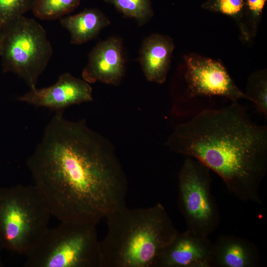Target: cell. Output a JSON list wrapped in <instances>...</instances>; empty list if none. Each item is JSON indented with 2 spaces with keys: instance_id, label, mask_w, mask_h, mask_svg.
Returning <instances> with one entry per match:
<instances>
[{
  "instance_id": "2e32d148",
  "label": "cell",
  "mask_w": 267,
  "mask_h": 267,
  "mask_svg": "<svg viewBox=\"0 0 267 267\" xmlns=\"http://www.w3.org/2000/svg\"><path fill=\"white\" fill-rule=\"evenodd\" d=\"M82 0H35L33 14L44 20L60 19L73 12Z\"/></svg>"
},
{
  "instance_id": "9a60e30c",
  "label": "cell",
  "mask_w": 267,
  "mask_h": 267,
  "mask_svg": "<svg viewBox=\"0 0 267 267\" xmlns=\"http://www.w3.org/2000/svg\"><path fill=\"white\" fill-rule=\"evenodd\" d=\"M201 7L231 18L238 27L241 39L246 42L251 41L245 20V0H207Z\"/></svg>"
},
{
  "instance_id": "ba28073f",
  "label": "cell",
  "mask_w": 267,
  "mask_h": 267,
  "mask_svg": "<svg viewBox=\"0 0 267 267\" xmlns=\"http://www.w3.org/2000/svg\"><path fill=\"white\" fill-rule=\"evenodd\" d=\"M211 170L187 156L178 174V204L187 230L208 236L219 227L221 216L211 192Z\"/></svg>"
},
{
  "instance_id": "d6986e66",
  "label": "cell",
  "mask_w": 267,
  "mask_h": 267,
  "mask_svg": "<svg viewBox=\"0 0 267 267\" xmlns=\"http://www.w3.org/2000/svg\"><path fill=\"white\" fill-rule=\"evenodd\" d=\"M35 0H0V24L3 28L30 10Z\"/></svg>"
},
{
  "instance_id": "8fae6325",
  "label": "cell",
  "mask_w": 267,
  "mask_h": 267,
  "mask_svg": "<svg viewBox=\"0 0 267 267\" xmlns=\"http://www.w3.org/2000/svg\"><path fill=\"white\" fill-rule=\"evenodd\" d=\"M125 71L122 39L112 36L99 42L91 49L82 76L89 84L98 82L117 86Z\"/></svg>"
},
{
  "instance_id": "7c38bea8",
  "label": "cell",
  "mask_w": 267,
  "mask_h": 267,
  "mask_svg": "<svg viewBox=\"0 0 267 267\" xmlns=\"http://www.w3.org/2000/svg\"><path fill=\"white\" fill-rule=\"evenodd\" d=\"M174 48V41L169 36L152 34L144 38L138 60L148 81L158 84L166 82Z\"/></svg>"
},
{
  "instance_id": "4fadbf2b",
  "label": "cell",
  "mask_w": 267,
  "mask_h": 267,
  "mask_svg": "<svg viewBox=\"0 0 267 267\" xmlns=\"http://www.w3.org/2000/svg\"><path fill=\"white\" fill-rule=\"evenodd\" d=\"M260 262L257 246L246 238L223 235L213 243L211 267H258Z\"/></svg>"
},
{
  "instance_id": "5b68a950",
  "label": "cell",
  "mask_w": 267,
  "mask_h": 267,
  "mask_svg": "<svg viewBox=\"0 0 267 267\" xmlns=\"http://www.w3.org/2000/svg\"><path fill=\"white\" fill-rule=\"evenodd\" d=\"M26 255V267H100L96 224L61 221Z\"/></svg>"
},
{
  "instance_id": "7a4b0ae2",
  "label": "cell",
  "mask_w": 267,
  "mask_h": 267,
  "mask_svg": "<svg viewBox=\"0 0 267 267\" xmlns=\"http://www.w3.org/2000/svg\"><path fill=\"white\" fill-rule=\"evenodd\" d=\"M166 145L203 163L240 200L263 205L259 189L267 172V126L252 122L238 101L204 109L178 124Z\"/></svg>"
},
{
  "instance_id": "8992f818",
  "label": "cell",
  "mask_w": 267,
  "mask_h": 267,
  "mask_svg": "<svg viewBox=\"0 0 267 267\" xmlns=\"http://www.w3.org/2000/svg\"><path fill=\"white\" fill-rule=\"evenodd\" d=\"M183 89L172 95L171 113L175 117H191L203 110L200 98L220 96L230 102L248 100L219 61L192 53L184 56Z\"/></svg>"
},
{
  "instance_id": "52a82bcc",
  "label": "cell",
  "mask_w": 267,
  "mask_h": 267,
  "mask_svg": "<svg viewBox=\"0 0 267 267\" xmlns=\"http://www.w3.org/2000/svg\"><path fill=\"white\" fill-rule=\"evenodd\" d=\"M0 56L3 72H11L36 87L53 50L45 31L36 20L22 16L3 28Z\"/></svg>"
},
{
  "instance_id": "6da1fadb",
  "label": "cell",
  "mask_w": 267,
  "mask_h": 267,
  "mask_svg": "<svg viewBox=\"0 0 267 267\" xmlns=\"http://www.w3.org/2000/svg\"><path fill=\"white\" fill-rule=\"evenodd\" d=\"M27 164L61 221L97 224L126 205L128 180L114 146L84 119L70 121L55 111Z\"/></svg>"
},
{
  "instance_id": "277c9868",
  "label": "cell",
  "mask_w": 267,
  "mask_h": 267,
  "mask_svg": "<svg viewBox=\"0 0 267 267\" xmlns=\"http://www.w3.org/2000/svg\"><path fill=\"white\" fill-rule=\"evenodd\" d=\"M52 216L37 188L17 185L0 192V240L9 249L26 255L49 228Z\"/></svg>"
},
{
  "instance_id": "3957f363",
  "label": "cell",
  "mask_w": 267,
  "mask_h": 267,
  "mask_svg": "<svg viewBox=\"0 0 267 267\" xmlns=\"http://www.w3.org/2000/svg\"><path fill=\"white\" fill-rule=\"evenodd\" d=\"M106 219L107 234L100 241V267H152L178 233L161 203L134 209L125 205Z\"/></svg>"
},
{
  "instance_id": "44dd1931",
  "label": "cell",
  "mask_w": 267,
  "mask_h": 267,
  "mask_svg": "<svg viewBox=\"0 0 267 267\" xmlns=\"http://www.w3.org/2000/svg\"><path fill=\"white\" fill-rule=\"evenodd\" d=\"M3 28L2 26H1V25L0 24V53L1 41L2 39V37H3Z\"/></svg>"
},
{
  "instance_id": "ac0fdd59",
  "label": "cell",
  "mask_w": 267,
  "mask_h": 267,
  "mask_svg": "<svg viewBox=\"0 0 267 267\" xmlns=\"http://www.w3.org/2000/svg\"><path fill=\"white\" fill-rule=\"evenodd\" d=\"M245 93L248 100L255 104L257 111L267 119V81L265 71L256 73L250 77Z\"/></svg>"
},
{
  "instance_id": "e0dca14e",
  "label": "cell",
  "mask_w": 267,
  "mask_h": 267,
  "mask_svg": "<svg viewBox=\"0 0 267 267\" xmlns=\"http://www.w3.org/2000/svg\"><path fill=\"white\" fill-rule=\"evenodd\" d=\"M113 5L123 15L134 19L139 26H143L154 15L150 0H104Z\"/></svg>"
},
{
  "instance_id": "9c48e42d",
  "label": "cell",
  "mask_w": 267,
  "mask_h": 267,
  "mask_svg": "<svg viewBox=\"0 0 267 267\" xmlns=\"http://www.w3.org/2000/svg\"><path fill=\"white\" fill-rule=\"evenodd\" d=\"M18 99L35 106L58 111L72 105L91 101L93 97L89 83L65 73L53 85L41 89L31 88Z\"/></svg>"
},
{
  "instance_id": "ffe728a7",
  "label": "cell",
  "mask_w": 267,
  "mask_h": 267,
  "mask_svg": "<svg viewBox=\"0 0 267 267\" xmlns=\"http://www.w3.org/2000/svg\"><path fill=\"white\" fill-rule=\"evenodd\" d=\"M267 0H245V20L251 39L257 34Z\"/></svg>"
},
{
  "instance_id": "5bb4252c",
  "label": "cell",
  "mask_w": 267,
  "mask_h": 267,
  "mask_svg": "<svg viewBox=\"0 0 267 267\" xmlns=\"http://www.w3.org/2000/svg\"><path fill=\"white\" fill-rule=\"evenodd\" d=\"M60 22L70 33L71 43L76 45L96 38L110 24L109 18L97 8H87L76 14L64 16Z\"/></svg>"
},
{
  "instance_id": "30bf717a",
  "label": "cell",
  "mask_w": 267,
  "mask_h": 267,
  "mask_svg": "<svg viewBox=\"0 0 267 267\" xmlns=\"http://www.w3.org/2000/svg\"><path fill=\"white\" fill-rule=\"evenodd\" d=\"M213 243L208 236L178 232L158 254L152 267H211Z\"/></svg>"
}]
</instances>
